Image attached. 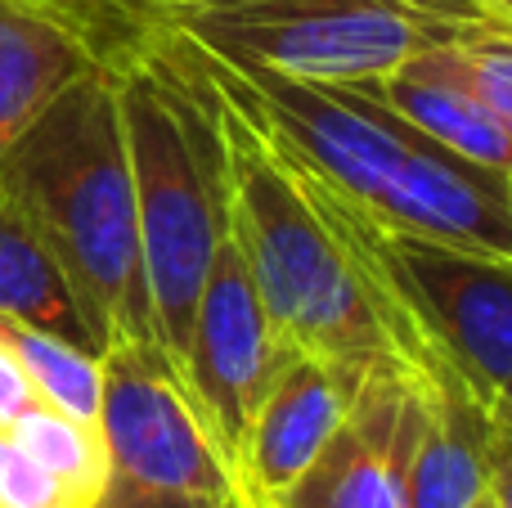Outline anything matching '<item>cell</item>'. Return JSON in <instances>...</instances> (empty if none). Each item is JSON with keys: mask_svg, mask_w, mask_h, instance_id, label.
Instances as JSON below:
<instances>
[{"mask_svg": "<svg viewBox=\"0 0 512 508\" xmlns=\"http://www.w3.org/2000/svg\"><path fill=\"white\" fill-rule=\"evenodd\" d=\"M0 189L63 266L99 356L158 342L149 311L122 90L108 63L77 77L0 158Z\"/></svg>", "mask_w": 512, "mask_h": 508, "instance_id": "obj_1", "label": "cell"}, {"mask_svg": "<svg viewBox=\"0 0 512 508\" xmlns=\"http://www.w3.org/2000/svg\"><path fill=\"white\" fill-rule=\"evenodd\" d=\"M144 18L230 63L324 86L378 81L477 27L512 23L486 0H135Z\"/></svg>", "mask_w": 512, "mask_h": 508, "instance_id": "obj_2", "label": "cell"}, {"mask_svg": "<svg viewBox=\"0 0 512 508\" xmlns=\"http://www.w3.org/2000/svg\"><path fill=\"white\" fill-rule=\"evenodd\" d=\"M95 423L108 450L95 508H221L243 500L239 477L158 342L104 351Z\"/></svg>", "mask_w": 512, "mask_h": 508, "instance_id": "obj_3", "label": "cell"}, {"mask_svg": "<svg viewBox=\"0 0 512 508\" xmlns=\"http://www.w3.org/2000/svg\"><path fill=\"white\" fill-rule=\"evenodd\" d=\"M387 257L459 401L490 414L512 378V257L396 230H387Z\"/></svg>", "mask_w": 512, "mask_h": 508, "instance_id": "obj_4", "label": "cell"}, {"mask_svg": "<svg viewBox=\"0 0 512 508\" xmlns=\"http://www.w3.org/2000/svg\"><path fill=\"white\" fill-rule=\"evenodd\" d=\"M292 351L297 347L274 329L230 230L221 225V239H216L212 266H207L203 293L194 306V324H189L180 383L194 396L198 414H203L212 441L221 446L225 464L234 468V477H239L243 441H248L256 410Z\"/></svg>", "mask_w": 512, "mask_h": 508, "instance_id": "obj_5", "label": "cell"}, {"mask_svg": "<svg viewBox=\"0 0 512 508\" xmlns=\"http://www.w3.org/2000/svg\"><path fill=\"white\" fill-rule=\"evenodd\" d=\"M423 392L400 374H369L342 428L315 464L265 508H409V450H414Z\"/></svg>", "mask_w": 512, "mask_h": 508, "instance_id": "obj_6", "label": "cell"}, {"mask_svg": "<svg viewBox=\"0 0 512 508\" xmlns=\"http://www.w3.org/2000/svg\"><path fill=\"white\" fill-rule=\"evenodd\" d=\"M364 378L369 374H351V369H337L328 360L306 356V351H292L288 365L274 374L248 428V441H243V500L252 508H265L315 464V455L351 414Z\"/></svg>", "mask_w": 512, "mask_h": 508, "instance_id": "obj_7", "label": "cell"}, {"mask_svg": "<svg viewBox=\"0 0 512 508\" xmlns=\"http://www.w3.org/2000/svg\"><path fill=\"white\" fill-rule=\"evenodd\" d=\"M90 36L50 0H0V158L77 77L99 68Z\"/></svg>", "mask_w": 512, "mask_h": 508, "instance_id": "obj_8", "label": "cell"}, {"mask_svg": "<svg viewBox=\"0 0 512 508\" xmlns=\"http://www.w3.org/2000/svg\"><path fill=\"white\" fill-rule=\"evenodd\" d=\"M364 86L441 149L512 176V140L495 122V113L481 104L477 90L463 81V72L454 68L450 45L418 54L405 68L387 72L378 81H364Z\"/></svg>", "mask_w": 512, "mask_h": 508, "instance_id": "obj_9", "label": "cell"}, {"mask_svg": "<svg viewBox=\"0 0 512 508\" xmlns=\"http://www.w3.org/2000/svg\"><path fill=\"white\" fill-rule=\"evenodd\" d=\"M486 419L450 396H423L405 468L409 508H477L486 500Z\"/></svg>", "mask_w": 512, "mask_h": 508, "instance_id": "obj_10", "label": "cell"}, {"mask_svg": "<svg viewBox=\"0 0 512 508\" xmlns=\"http://www.w3.org/2000/svg\"><path fill=\"white\" fill-rule=\"evenodd\" d=\"M0 315L68 338L99 356L63 266L5 189H0Z\"/></svg>", "mask_w": 512, "mask_h": 508, "instance_id": "obj_11", "label": "cell"}, {"mask_svg": "<svg viewBox=\"0 0 512 508\" xmlns=\"http://www.w3.org/2000/svg\"><path fill=\"white\" fill-rule=\"evenodd\" d=\"M0 338L9 342V351L18 356V365L27 369L41 405L59 414H72L81 423L99 419V396H104V356L77 347L68 338H54L45 329L18 324L0 315Z\"/></svg>", "mask_w": 512, "mask_h": 508, "instance_id": "obj_12", "label": "cell"}, {"mask_svg": "<svg viewBox=\"0 0 512 508\" xmlns=\"http://www.w3.org/2000/svg\"><path fill=\"white\" fill-rule=\"evenodd\" d=\"M5 432L27 455L41 459L59 482H68L90 508L99 504V491H104V477H108V450H104V437H99V423H81L72 414L50 410V405H36L23 419L9 423Z\"/></svg>", "mask_w": 512, "mask_h": 508, "instance_id": "obj_13", "label": "cell"}, {"mask_svg": "<svg viewBox=\"0 0 512 508\" xmlns=\"http://www.w3.org/2000/svg\"><path fill=\"white\" fill-rule=\"evenodd\" d=\"M450 54L463 81L477 90L481 104L495 113V122L512 140V23L477 27V32L459 36L450 45Z\"/></svg>", "mask_w": 512, "mask_h": 508, "instance_id": "obj_14", "label": "cell"}, {"mask_svg": "<svg viewBox=\"0 0 512 508\" xmlns=\"http://www.w3.org/2000/svg\"><path fill=\"white\" fill-rule=\"evenodd\" d=\"M0 508H90L68 482L0 432Z\"/></svg>", "mask_w": 512, "mask_h": 508, "instance_id": "obj_15", "label": "cell"}, {"mask_svg": "<svg viewBox=\"0 0 512 508\" xmlns=\"http://www.w3.org/2000/svg\"><path fill=\"white\" fill-rule=\"evenodd\" d=\"M36 405H41V396H36L32 378H27V369L9 351V342L0 338V432L14 419H23L27 410H36Z\"/></svg>", "mask_w": 512, "mask_h": 508, "instance_id": "obj_16", "label": "cell"}, {"mask_svg": "<svg viewBox=\"0 0 512 508\" xmlns=\"http://www.w3.org/2000/svg\"><path fill=\"white\" fill-rule=\"evenodd\" d=\"M486 495L495 508H512V428L486 419Z\"/></svg>", "mask_w": 512, "mask_h": 508, "instance_id": "obj_17", "label": "cell"}, {"mask_svg": "<svg viewBox=\"0 0 512 508\" xmlns=\"http://www.w3.org/2000/svg\"><path fill=\"white\" fill-rule=\"evenodd\" d=\"M490 419H499L504 428H512V378H508L504 387H499L495 401H490Z\"/></svg>", "mask_w": 512, "mask_h": 508, "instance_id": "obj_18", "label": "cell"}, {"mask_svg": "<svg viewBox=\"0 0 512 508\" xmlns=\"http://www.w3.org/2000/svg\"><path fill=\"white\" fill-rule=\"evenodd\" d=\"M486 5H490V9H499V14H508V18H512V0H486Z\"/></svg>", "mask_w": 512, "mask_h": 508, "instance_id": "obj_19", "label": "cell"}, {"mask_svg": "<svg viewBox=\"0 0 512 508\" xmlns=\"http://www.w3.org/2000/svg\"><path fill=\"white\" fill-rule=\"evenodd\" d=\"M221 508H252V504H243V500H230V504H221Z\"/></svg>", "mask_w": 512, "mask_h": 508, "instance_id": "obj_20", "label": "cell"}, {"mask_svg": "<svg viewBox=\"0 0 512 508\" xmlns=\"http://www.w3.org/2000/svg\"><path fill=\"white\" fill-rule=\"evenodd\" d=\"M477 508H495V504H490V495H486V500H481V504H477Z\"/></svg>", "mask_w": 512, "mask_h": 508, "instance_id": "obj_21", "label": "cell"}, {"mask_svg": "<svg viewBox=\"0 0 512 508\" xmlns=\"http://www.w3.org/2000/svg\"><path fill=\"white\" fill-rule=\"evenodd\" d=\"M508 198H512V176H508Z\"/></svg>", "mask_w": 512, "mask_h": 508, "instance_id": "obj_22", "label": "cell"}]
</instances>
